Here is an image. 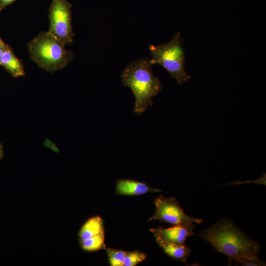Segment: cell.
Wrapping results in <instances>:
<instances>
[{"label": "cell", "instance_id": "1", "mask_svg": "<svg viewBox=\"0 0 266 266\" xmlns=\"http://www.w3.org/2000/svg\"><path fill=\"white\" fill-rule=\"evenodd\" d=\"M199 236L225 255L229 266L241 258L257 257L261 250L258 242L250 239L228 218L203 230Z\"/></svg>", "mask_w": 266, "mask_h": 266}, {"label": "cell", "instance_id": "2", "mask_svg": "<svg viewBox=\"0 0 266 266\" xmlns=\"http://www.w3.org/2000/svg\"><path fill=\"white\" fill-rule=\"evenodd\" d=\"M151 66L147 59H139L129 64L121 74L123 84L134 95V111L137 114L153 104L152 99L162 89V82L154 75Z\"/></svg>", "mask_w": 266, "mask_h": 266}, {"label": "cell", "instance_id": "3", "mask_svg": "<svg viewBox=\"0 0 266 266\" xmlns=\"http://www.w3.org/2000/svg\"><path fill=\"white\" fill-rule=\"evenodd\" d=\"M31 58L42 68L51 72L61 69L73 58L57 38L48 33H41L28 45Z\"/></svg>", "mask_w": 266, "mask_h": 266}, {"label": "cell", "instance_id": "4", "mask_svg": "<svg viewBox=\"0 0 266 266\" xmlns=\"http://www.w3.org/2000/svg\"><path fill=\"white\" fill-rule=\"evenodd\" d=\"M182 42L181 33L178 32L166 43L149 46L151 54L149 60L150 65L158 64L162 66L179 85L185 84L190 79L185 68V59Z\"/></svg>", "mask_w": 266, "mask_h": 266}, {"label": "cell", "instance_id": "5", "mask_svg": "<svg viewBox=\"0 0 266 266\" xmlns=\"http://www.w3.org/2000/svg\"><path fill=\"white\" fill-rule=\"evenodd\" d=\"M71 7L67 0H52L49 9L50 26L48 32L65 45L71 43L74 37Z\"/></svg>", "mask_w": 266, "mask_h": 266}, {"label": "cell", "instance_id": "6", "mask_svg": "<svg viewBox=\"0 0 266 266\" xmlns=\"http://www.w3.org/2000/svg\"><path fill=\"white\" fill-rule=\"evenodd\" d=\"M154 204L156 208L154 214L149 219L166 222L174 226H183L194 223L200 224L202 220L187 215L184 211L176 198L174 197L166 198L160 195L155 198Z\"/></svg>", "mask_w": 266, "mask_h": 266}, {"label": "cell", "instance_id": "7", "mask_svg": "<svg viewBox=\"0 0 266 266\" xmlns=\"http://www.w3.org/2000/svg\"><path fill=\"white\" fill-rule=\"evenodd\" d=\"M196 226L189 224L183 226H174L171 228H164L158 227L150 229L156 241L178 245H186V239L194 235Z\"/></svg>", "mask_w": 266, "mask_h": 266}, {"label": "cell", "instance_id": "8", "mask_svg": "<svg viewBox=\"0 0 266 266\" xmlns=\"http://www.w3.org/2000/svg\"><path fill=\"white\" fill-rule=\"evenodd\" d=\"M116 191L118 195L123 196H138L162 192L160 189L153 188L145 182L127 179L116 181Z\"/></svg>", "mask_w": 266, "mask_h": 266}, {"label": "cell", "instance_id": "9", "mask_svg": "<svg viewBox=\"0 0 266 266\" xmlns=\"http://www.w3.org/2000/svg\"><path fill=\"white\" fill-rule=\"evenodd\" d=\"M0 65L2 66L14 77L22 76L24 74L22 65L7 45H5L0 57Z\"/></svg>", "mask_w": 266, "mask_h": 266}, {"label": "cell", "instance_id": "10", "mask_svg": "<svg viewBox=\"0 0 266 266\" xmlns=\"http://www.w3.org/2000/svg\"><path fill=\"white\" fill-rule=\"evenodd\" d=\"M104 232L102 219L95 216L88 219L82 226L78 233L79 242Z\"/></svg>", "mask_w": 266, "mask_h": 266}, {"label": "cell", "instance_id": "11", "mask_svg": "<svg viewBox=\"0 0 266 266\" xmlns=\"http://www.w3.org/2000/svg\"><path fill=\"white\" fill-rule=\"evenodd\" d=\"M156 242L168 257L187 265L186 260L191 253V250L186 245L171 244L160 240H156Z\"/></svg>", "mask_w": 266, "mask_h": 266}, {"label": "cell", "instance_id": "12", "mask_svg": "<svg viewBox=\"0 0 266 266\" xmlns=\"http://www.w3.org/2000/svg\"><path fill=\"white\" fill-rule=\"evenodd\" d=\"M82 250L88 252H92L100 249H105L104 243V232L79 242Z\"/></svg>", "mask_w": 266, "mask_h": 266}, {"label": "cell", "instance_id": "13", "mask_svg": "<svg viewBox=\"0 0 266 266\" xmlns=\"http://www.w3.org/2000/svg\"><path fill=\"white\" fill-rule=\"evenodd\" d=\"M105 250L110 266H123L127 251L106 247Z\"/></svg>", "mask_w": 266, "mask_h": 266}, {"label": "cell", "instance_id": "14", "mask_svg": "<svg viewBox=\"0 0 266 266\" xmlns=\"http://www.w3.org/2000/svg\"><path fill=\"white\" fill-rule=\"evenodd\" d=\"M146 257L145 253L137 250L127 251L123 266H135L143 261Z\"/></svg>", "mask_w": 266, "mask_h": 266}, {"label": "cell", "instance_id": "15", "mask_svg": "<svg viewBox=\"0 0 266 266\" xmlns=\"http://www.w3.org/2000/svg\"><path fill=\"white\" fill-rule=\"evenodd\" d=\"M241 264L243 266H266V262L259 259L258 256L253 257H243L239 259L234 262L235 265Z\"/></svg>", "mask_w": 266, "mask_h": 266}, {"label": "cell", "instance_id": "16", "mask_svg": "<svg viewBox=\"0 0 266 266\" xmlns=\"http://www.w3.org/2000/svg\"><path fill=\"white\" fill-rule=\"evenodd\" d=\"M258 183V184H262L263 185H266V174H263L262 176L256 180H252V181H247V182H234L233 183H229V184H240L244 183Z\"/></svg>", "mask_w": 266, "mask_h": 266}, {"label": "cell", "instance_id": "17", "mask_svg": "<svg viewBox=\"0 0 266 266\" xmlns=\"http://www.w3.org/2000/svg\"><path fill=\"white\" fill-rule=\"evenodd\" d=\"M17 0H0V12Z\"/></svg>", "mask_w": 266, "mask_h": 266}, {"label": "cell", "instance_id": "18", "mask_svg": "<svg viewBox=\"0 0 266 266\" xmlns=\"http://www.w3.org/2000/svg\"><path fill=\"white\" fill-rule=\"evenodd\" d=\"M3 155V149L2 144L0 143V161L2 158Z\"/></svg>", "mask_w": 266, "mask_h": 266}, {"label": "cell", "instance_id": "19", "mask_svg": "<svg viewBox=\"0 0 266 266\" xmlns=\"http://www.w3.org/2000/svg\"><path fill=\"white\" fill-rule=\"evenodd\" d=\"M5 46V44L4 46L0 47V57L1 56V54L3 53Z\"/></svg>", "mask_w": 266, "mask_h": 266}, {"label": "cell", "instance_id": "20", "mask_svg": "<svg viewBox=\"0 0 266 266\" xmlns=\"http://www.w3.org/2000/svg\"><path fill=\"white\" fill-rule=\"evenodd\" d=\"M4 45L5 44L3 43V42L2 41V40L1 39L0 37V47L4 46Z\"/></svg>", "mask_w": 266, "mask_h": 266}]
</instances>
